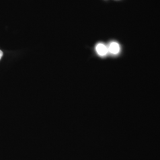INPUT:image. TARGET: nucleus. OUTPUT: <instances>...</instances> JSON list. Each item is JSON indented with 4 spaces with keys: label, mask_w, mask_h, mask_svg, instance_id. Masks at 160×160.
Segmentation results:
<instances>
[{
    "label": "nucleus",
    "mask_w": 160,
    "mask_h": 160,
    "mask_svg": "<svg viewBox=\"0 0 160 160\" xmlns=\"http://www.w3.org/2000/svg\"><path fill=\"white\" fill-rule=\"evenodd\" d=\"M2 55H3V52L0 50V59H1V58L2 57Z\"/></svg>",
    "instance_id": "nucleus-3"
},
{
    "label": "nucleus",
    "mask_w": 160,
    "mask_h": 160,
    "mask_svg": "<svg viewBox=\"0 0 160 160\" xmlns=\"http://www.w3.org/2000/svg\"><path fill=\"white\" fill-rule=\"evenodd\" d=\"M96 50L98 55L101 57L106 56L108 53V48L103 43H98L96 47Z\"/></svg>",
    "instance_id": "nucleus-1"
},
{
    "label": "nucleus",
    "mask_w": 160,
    "mask_h": 160,
    "mask_svg": "<svg viewBox=\"0 0 160 160\" xmlns=\"http://www.w3.org/2000/svg\"><path fill=\"white\" fill-rule=\"evenodd\" d=\"M120 48L117 42H112L108 47V51L113 55H117L120 52Z\"/></svg>",
    "instance_id": "nucleus-2"
}]
</instances>
